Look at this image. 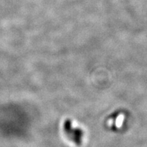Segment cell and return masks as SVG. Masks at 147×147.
Returning <instances> with one entry per match:
<instances>
[{
  "label": "cell",
  "instance_id": "cell-1",
  "mask_svg": "<svg viewBox=\"0 0 147 147\" xmlns=\"http://www.w3.org/2000/svg\"><path fill=\"white\" fill-rule=\"evenodd\" d=\"M63 128L67 137H69L71 140H72L77 145L81 144L82 136H83V132L81 129L78 128H74L72 124H71V121L69 119H67L65 121Z\"/></svg>",
  "mask_w": 147,
  "mask_h": 147
}]
</instances>
